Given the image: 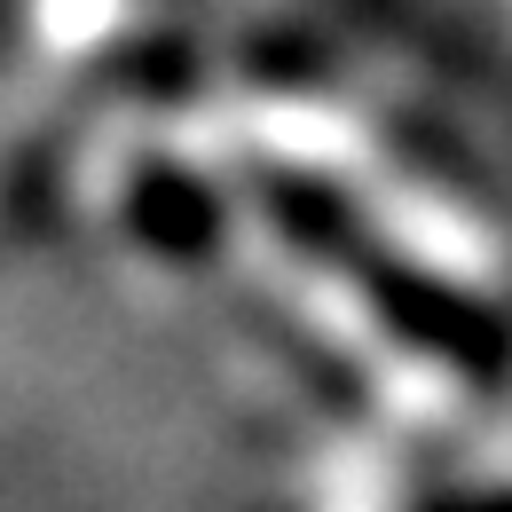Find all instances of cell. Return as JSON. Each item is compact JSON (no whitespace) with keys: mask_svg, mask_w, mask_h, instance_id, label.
Returning a JSON list of instances; mask_svg holds the SVG:
<instances>
[{"mask_svg":"<svg viewBox=\"0 0 512 512\" xmlns=\"http://www.w3.org/2000/svg\"><path fill=\"white\" fill-rule=\"evenodd\" d=\"M119 221L142 253L158 260H205L221 237V205L197 190L182 166H134L127 197H119Z\"/></svg>","mask_w":512,"mask_h":512,"instance_id":"cell-1","label":"cell"}]
</instances>
